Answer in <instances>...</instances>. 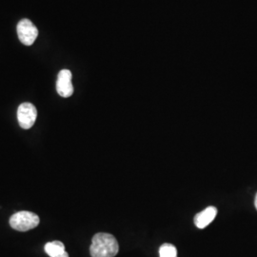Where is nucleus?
Returning <instances> with one entry per match:
<instances>
[{
  "instance_id": "f257e3e1",
  "label": "nucleus",
  "mask_w": 257,
  "mask_h": 257,
  "mask_svg": "<svg viewBox=\"0 0 257 257\" xmlns=\"http://www.w3.org/2000/svg\"><path fill=\"white\" fill-rule=\"evenodd\" d=\"M118 242L110 233L99 232L92 237L90 247L92 257H114L118 253Z\"/></svg>"
},
{
  "instance_id": "f03ea898",
  "label": "nucleus",
  "mask_w": 257,
  "mask_h": 257,
  "mask_svg": "<svg viewBox=\"0 0 257 257\" xmlns=\"http://www.w3.org/2000/svg\"><path fill=\"white\" fill-rule=\"evenodd\" d=\"M39 216L31 211H19L10 218V225L14 230L28 231L37 228L39 225Z\"/></svg>"
},
{
  "instance_id": "7ed1b4c3",
  "label": "nucleus",
  "mask_w": 257,
  "mask_h": 257,
  "mask_svg": "<svg viewBox=\"0 0 257 257\" xmlns=\"http://www.w3.org/2000/svg\"><path fill=\"white\" fill-rule=\"evenodd\" d=\"M17 32L20 42L25 46L33 45L38 37L37 26L29 19H22L19 21Z\"/></svg>"
},
{
  "instance_id": "20e7f679",
  "label": "nucleus",
  "mask_w": 257,
  "mask_h": 257,
  "mask_svg": "<svg viewBox=\"0 0 257 257\" xmlns=\"http://www.w3.org/2000/svg\"><path fill=\"white\" fill-rule=\"evenodd\" d=\"M37 117V108L32 103H22L18 110V119L20 127L24 130L32 128Z\"/></svg>"
},
{
  "instance_id": "39448f33",
  "label": "nucleus",
  "mask_w": 257,
  "mask_h": 257,
  "mask_svg": "<svg viewBox=\"0 0 257 257\" xmlns=\"http://www.w3.org/2000/svg\"><path fill=\"white\" fill-rule=\"evenodd\" d=\"M72 73L70 70H61L57 76L56 91L62 97H70L74 93V86L72 83Z\"/></svg>"
},
{
  "instance_id": "423d86ee",
  "label": "nucleus",
  "mask_w": 257,
  "mask_h": 257,
  "mask_svg": "<svg viewBox=\"0 0 257 257\" xmlns=\"http://www.w3.org/2000/svg\"><path fill=\"white\" fill-rule=\"evenodd\" d=\"M217 214V209L215 207H208L204 211L198 212L194 216V224L198 229H204L209 226Z\"/></svg>"
},
{
  "instance_id": "0eeeda50",
  "label": "nucleus",
  "mask_w": 257,
  "mask_h": 257,
  "mask_svg": "<svg viewBox=\"0 0 257 257\" xmlns=\"http://www.w3.org/2000/svg\"><path fill=\"white\" fill-rule=\"evenodd\" d=\"M45 251L50 257H69L64 244L60 241L49 242L45 245Z\"/></svg>"
},
{
  "instance_id": "6e6552de",
  "label": "nucleus",
  "mask_w": 257,
  "mask_h": 257,
  "mask_svg": "<svg viewBox=\"0 0 257 257\" xmlns=\"http://www.w3.org/2000/svg\"><path fill=\"white\" fill-rule=\"evenodd\" d=\"M160 257H177V249L174 245L166 243L159 248Z\"/></svg>"
},
{
  "instance_id": "1a4fd4ad",
  "label": "nucleus",
  "mask_w": 257,
  "mask_h": 257,
  "mask_svg": "<svg viewBox=\"0 0 257 257\" xmlns=\"http://www.w3.org/2000/svg\"><path fill=\"white\" fill-rule=\"evenodd\" d=\"M254 205H255V208H256L257 210V193L256 195H255V199H254Z\"/></svg>"
}]
</instances>
